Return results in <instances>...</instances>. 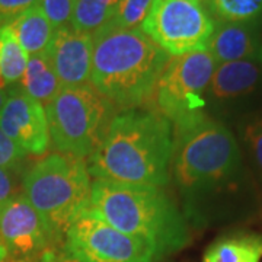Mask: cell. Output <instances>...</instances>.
Masks as SVG:
<instances>
[{
	"mask_svg": "<svg viewBox=\"0 0 262 262\" xmlns=\"http://www.w3.org/2000/svg\"><path fill=\"white\" fill-rule=\"evenodd\" d=\"M256 58H258L259 64L262 66V46H261V48H259V51H258V56H256Z\"/></svg>",
	"mask_w": 262,
	"mask_h": 262,
	"instance_id": "obj_30",
	"label": "cell"
},
{
	"mask_svg": "<svg viewBox=\"0 0 262 262\" xmlns=\"http://www.w3.org/2000/svg\"><path fill=\"white\" fill-rule=\"evenodd\" d=\"M261 19L249 22H215L208 51L215 63L253 60L261 48Z\"/></svg>",
	"mask_w": 262,
	"mask_h": 262,
	"instance_id": "obj_13",
	"label": "cell"
},
{
	"mask_svg": "<svg viewBox=\"0 0 262 262\" xmlns=\"http://www.w3.org/2000/svg\"><path fill=\"white\" fill-rule=\"evenodd\" d=\"M8 95H9V89H0V111L8 99Z\"/></svg>",
	"mask_w": 262,
	"mask_h": 262,
	"instance_id": "obj_28",
	"label": "cell"
},
{
	"mask_svg": "<svg viewBox=\"0 0 262 262\" xmlns=\"http://www.w3.org/2000/svg\"><path fill=\"white\" fill-rule=\"evenodd\" d=\"M22 188L54 239L63 237L91 204L88 163L69 155L51 153L38 160L27 170Z\"/></svg>",
	"mask_w": 262,
	"mask_h": 262,
	"instance_id": "obj_5",
	"label": "cell"
},
{
	"mask_svg": "<svg viewBox=\"0 0 262 262\" xmlns=\"http://www.w3.org/2000/svg\"><path fill=\"white\" fill-rule=\"evenodd\" d=\"M6 259H8V251H6L5 245L0 239V262H6Z\"/></svg>",
	"mask_w": 262,
	"mask_h": 262,
	"instance_id": "obj_29",
	"label": "cell"
},
{
	"mask_svg": "<svg viewBox=\"0 0 262 262\" xmlns=\"http://www.w3.org/2000/svg\"><path fill=\"white\" fill-rule=\"evenodd\" d=\"M172 156L173 124L160 113L134 108L114 115L88 170L95 179L166 187Z\"/></svg>",
	"mask_w": 262,
	"mask_h": 262,
	"instance_id": "obj_2",
	"label": "cell"
},
{
	"mask_svg": "<svg viewBox=\"0 0 262 262\" xmlns=\"http://www.w3.org/2000/svg\"><path fill=\"white\" fill-rule=\"evenodd\" d=\"M211 13L194 0H153L140 29L173 57L206 51L214 32Z\"/></svg>",
	"mask_w": 262,
	"mask_h": 262,
	"instance_id": "obj_8",
	"label": "cell"
},
{
	"mask_svg": "<svg viewBox=\"0 0 262 262\" xmlns=\"http://www.w3.org/2000/svg\"><path fill=\"white\" fill-rule=\"evenodd\" d=\"M76 0H39V6L56 29L70 25Z\"/></svg>",
	"mask_w": 262,
	"mask_h": 262,
	"instance_id": "obj_23",
	"label": "cell"
},
{
	"mask_svg": "<svg viewBox=\"0 0 262 262\" xmlns=\"http://www.w3.org/2000/svg\"><path fill=\"white\" fill-rule=\"evenodd\" d=\"M8 27L28 57L46 53L56 32V28L48 20L39 3L24 12Z\"/></svg>",
	"mask_w": 262,
	"mask_h": 262,
	"instance_id": "obj_15",
	"label": "cell"
},
{
	"mask_svg": "<svg viewBox=\"0 0 262 262\" xmlns=\"http://www.w3.org/2000/svg\"><path fill=\"white\" fill-rule=\"evenodd\" d=\"M28 54L20 47L9 27L0 28V89L15 88L28 63Z\"/></svg>",
	"mask_w": 262,
	"mask_h": 262,
	"instance_id": "obj_18",
	"label": "cell"
},
{
	"mask_svg": "<svg viewBox=\"0 0 262 262\" xmlns=\"http://www.w3.org/2000/svg\"><path fill=\"white\" fill-rule=\"evenodd\" d=\"M153 0H120L117 12L106 25L117 29L140 28L143 20L149 15Z\"/></svg>",
	"mask_w": 262,
	"mask_h": 262,
	"instance_id": "obj_22",
	"label": "cell"
},
{
	"mask_svg": "<svg viewBox=\"0 0 262 262\" xmlns=\"http://www.w3.org/2000/svg\"><path fill=\"white\" fill-rule=\"evenodd\" d=\"M215 69L217 63L208 50L169 58L155 91L159 113L173 125L204 114V94Z\"/></svg>",
	"mask_w": 262,
	"mask_h": 262,
	"instance_id": "obj_7",
	"label": "cell"
},
{
	"mask_svg": "<svg viewBox=\"0 0 262 262\" xmlns=\"http://www.w3.org/2000/svg\"><path fill=\"white\" fill-rule=\"evenodd\" d=\"M38 262H60V259L57 258V255L53 251H46L41 255V258L38 259Z\"/></svg>",
	"mask_w": 262,
	"mask_h": 262,
	"instance_id": "obj_27",
	"label": "cell"
},
{
	"mask_svg": "<svg viewBox=\"0 0 262 262\" xmlns=\"http://www.w3.org/2000/svg\"><path fill=\"white\" fill-rule=\"evenodd\" d=\"M242 143L256 187L262 189V115L245 122Z\"/></svg>",
	"mask_w": 262,
	"mask_h": 262,
	"instance_id": "obj_21",
	"label": "cell"
},
{
	"mask_svg": "<svg viewBox=\"0 0 262 262\" xmlns=\"http://www.w3.org/2000/svg\"><path fill=\"white\" fill-rule=\"evenodd\" d=\"M170 169L189 226L229 223L258 207V187L233 133L206 114L173 125Z\"/></svg>",
	"mask_w": 262,
	"mask_h": 262,
	"instance_id": "obj_1",
	"label": "cell"
},
{
	"mask_svg": "<svg viewBox=\"0 0 262 262\" xmlns=\"http://www.w3.org/2000/svg\"><path fill=\"white\" fill-rule=\"evenodd\" d=\"M53 147L61 153L88 159L103 139L114 118V105L92 84L61 86L46 105Z\"/></svg>",
	"mask_w": 262,
	"mask_h": 262,
	"instance_id": "obj_6",
	"label": "cell"
},
{
	"mask_svg": "<svg viewBox=\"0 0 262 262\" xmlns=\"http://www.w3.org/2000/svg\"><path fill=\"white\" fill-rule=\"evenodd\" d=\"M208 10L222 22H249L262 18V0H207Z\"/></svg>",
	"mask_w": 262,
	"mask_h": 262,
	"instance_id": "obj_20",
	"label": "cell"
},
{
	"mask_svg": "<svg viewBox=\"0 0 262 262\" xmlns=\"http://www.w3.org/2000/svg\"><path fill=\"white\" fill-rule=\"evenodd\" d=\"M39 3V0H0V28L8 27L24 12Z\"/></svg>",
	"mask_w": 262,
	"mask_h": 262,
	"instance_id": "obj_25",
	"label": "cell"
},
{
	"mask_svg": "<svg viewBox=\"0 0 262 262\" xmlns=\"http://www.w3.org/2000/svg\"><path fill=\"white\" fill-rule=\"evenodd\" d=\"M13 195H15V187L10 172L0 168V207L6 204Z\"/></svg>",
	"mask_w": 262,
	"mask_h": 262,
	"instance_id": "obj_26",
	"label": "cell"
},
{
	"mask_svg": "<svg viewBox=\"0 0 262 262\" xmlns=\"http://www.w3.org/2000/svg\"><path fill=\"white\" fill-rule=\"evenodd\" d=\"M61 86H83L91 82L94 38L70 25L56 29L46 51Z\"/></svg>",
	"mask_w": 262,
	"mask_h": 262,
	"instance_id": "obj_12",
	"label": "cell"
},
{
	"mask_svg": "<svg viewBox=\"0 0 262 262\" xmlns=\"http://www.w3.org/2000/svg\"><path fill=\"white\" fill-rule=\"evenodd\" d=\"M194 2H198V3H201V2H204V0H194Z\"/></svg>",
	"mask_w": 262,
	"mask_h": 262,
	"instance_id": "obj_31",
	"label": "cell"
},
{
	"mask_svg": "<svg viewBox=\"0 0 262 262\" xmlns=\"http://www.w3.org/2000/svg\"><path fill=\"white\" fill-rule=\"evenodd\" d=\"M86 211L122 233L149 242L156 261L181 251L191 237L185 215L163 187L95 179Z\"/></svg>",
	"mask_w": 262,
	"mask_h": 262,
	"instance_id": "obj_3",
	"label": "cell"
},
{
	"mask_svg": "<svg viewBox=\"0 0 262 262\" xmlns=\"http://www.w3.org/2000/svg\"><path fill=\"white\" fill-rule=\"evenodd\" d=\"M91 84L114 106L134 110L155 95L169 61L140 28L103 27L94 35Z\"/></svg>",
	"mask_w": 262,
	"mask_h": 262,
	"instance_id": "obj_4",
	"label": "cell"
},
{
	"mask_svg": "<svg viewBox=\"0 0 262 262\" xmlns=\"http://www.w3.org/2000/svg\"><path fill=\"white\" fill-rule=\"evenodd\" d=\"M25 158L27 153L0 130V168L8 172H16L20 169Z\"/></svg>",
	"mask_w": 262,
	"mask_h": 262,
	"instance_id": "obj_24",
	"label": "cell"
},
{
	"mask_svg": "<svg viewBox=\"0 0 262 262\" xmlns=\"http://www.w3.org/2000/svg\"><path fill=\"white\" fill-rule=\"evenodd\" d=\"M118 3L120 0H76L70 27L79 32L94 35L111 22Z\"/></svg>",
	"mask_w": 262,
	"mask_h": 262,
	"instance_id": "obj_19",
	"label": "cell"
},
{
	"mask_svg": "<svg viewBox=\"0 0 262 262\" xmlns=\"http://www.w3.org/2000/svg\"><path fill=\"white\" fill-rule=\"evenodd\" d=\"M261 80L262 70L255 60L222 63L211 77L208 94L219 102L239 101L255 94Z\"/></svg>",
	"mask_w": 262,
	"mask_h": 262,
	"instance_id": "obj_14",
	"label": "cell"
},
{
	"mask_svg": "<svg viewBox=\"0 0 262 262\" xmlns=\"http://www.w3.org/2000/svg\"><path fill=\"white\" fill-rule=\"evenodd\" d=\"M0 130L31 156L46 155L51 144L46 106L16 86L0 111Z\"/></svg>",
	"mask_w": 262,
	"mask_h": 262,
	"instance_id": "obj_11",
	"label": "cell"
},
{
	"mask_svg": "<svg viewBox=\"0 0 262 262\" xmlns=\"http://www.w3.org/2000/svg\"><path fill=\"white\" fill-rule=\"evenodd\" d=\"M63 252L69 262L156 261L149 242L122 233L88 211L66 230Z\"/></svg>",
	"mask_w": 262,
	"mask_h": 262,
	"instance_id": "obj_9",
	"label": "cell"
},
{
	"mask_svg": "<svg viewBox=\"0 0 262 262\" xmlns=\"http://www.w3.org/2000/svg\"><path fill=\"white\" fill-rule=\"evenodd\" d=\"M19 88L22 92L44 106L56 96L61 89V83L47 53L29 57L24 76L19 82Z\"/></svg>",
	"mask_w": 262,
	"mask_h": 262,
	"instance_id": "obj_16",
	"label": "cell"
},
{
	"mask_svg": "<svg viewBox=\"0 0 262 262\" xmlns=\"http://www.w3.org/2000/svg\"><path fill=\"white\" fill-rule=\"evenodd\" d=\"M0 239L8 251L6 262L39 259L54 241L47 225L24 194H15L0 207Z\"/></svg>",
	"mask_w": 262,
	"mask_h": 262,
	"instance_id": "obj_10",
	"label": "cell"
},
{
	"mask_svg": "<svg viewBox=\"0 0 262 262\" xmlns=\"http://www.w3.org/2000/svg\"><path fill=\"white\" fill-rule=\"evenodd\" d=\"M262 258V236L237 233L220 237L203 256V262H259Z\"/></svg>",
	"mask_w": 262,
	"mask_h": 262,
	"instance_id": "obj_17",
	"label": "cell"
}]
</instances>
